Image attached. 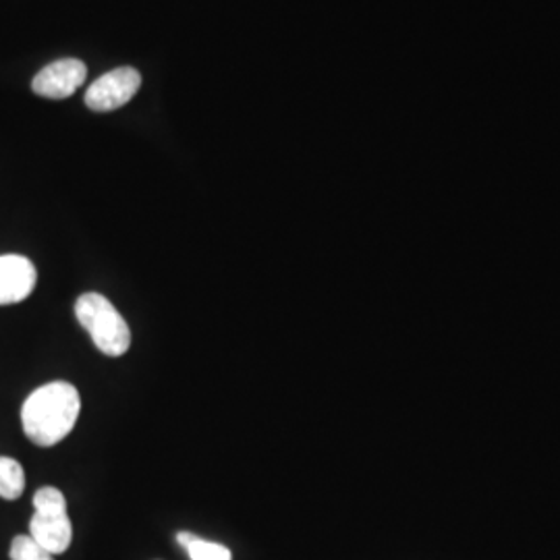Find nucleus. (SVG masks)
<instances>
[{
	"mask_svg": "<svg viewBox=\"0 0 560 560\" xmlns=\"http://www.w3.org/2000/svg\"><path fill=\"white\" fill-rule=\"evenodd\" d=\"M80 411V390L69 382H50L23 402L21 425L30 441L48 448L71 434Z\"/></svg>",
	"mask_w": 560,
	"mask_h": 560,
	"instance_id": "nucleus-1",
	"label": "nucleus"
},
{
	"mask_svg": "<svg viewBox=\"0 0 560 560\" xmlns=\"http://www.w3.org/2000/svg\"><path fill=\"white\" fill-rule=\"evenodd\" d=\"M75 316L90 339L108 358H120L131 347L129 324L119 310L101 293H85L75 301Z\"/></svg>",
	"mask_w": 560,
	"mask_h": 560,
	"instance_id": "nucleus-2",
	"label": "nucleus"
},
{
	"mask_svg": "<svg viewBox=\"0 0 560 560\" xmlns=\"http://www.w3.org/2000/svg\"><path fill=\"white\" fill-rule=\"evenodd\" d=\"M30 536L52 557L67 552L73 540V525L67 511V499L59 488L44 486L34 494V517Z\"/></svg>",
	"mask_w": 560,
	"mask_h": 560,
	"instance_id": "nucleus-3",
	"label": "nucleus"
},
{
	"mask_svg": "<svg viewBox=\"0 0 560 560\" xmlns=\"http://www.w3.org/2000/svg\"><path fill=\"white\" fill-rule=\"evenodd\" d=\"M141 85V75L131 67H120L94 81L85 94V104L94 113H110L131 101Z\"/></svg>",
	"mask_w": 560,
	"mask_h": 560,
	"instance_id": "nucleus-4",
	"label": "nucleus"
},
{
	"mask_svg": "<svg viewBox=\"0 0 560 560\" xmlns=\"http://www.w3.org/2000/svg\"><path fill=\"white\" fill-rule=\"evenodd\" d=\"M88 78L85 65L78 59H62L50 62L32 81V90L50 101H65L75 94Z\"/></svg>",
	"mask_w": 560,
	"mask_h": 560,
	"instance_id": "nucleus-5",
	"label": "nucleus"
},
{
	"mask_svg": "<svg viewBox=\"0 0 560 560\" xmlns=\"http://www.w3.org/2000/svg\"><path fill=\"white\" fill-rule=\"evenodd\" d=\"M36 266L23 256H0V305L27 300L36 287Z\"/></svg>",
	"mask_w": 560,
	"mask_h": 560,
	"instance_id": "nucleus-6",
	"label": "nucleus"
},
{
	"mask_svg": "<svg viewBox=\"0 0 560 560\" xmlns=\"http://www.w3.org/2000/svg\"><path fill=\"white\" fill-rule=\"evenodd\" d=\"M177 541H179V546L187 550L191 560H233V555L226 546L217 544V541L203 540V538H198L196 534L180 532Z\"/></svg>",
	"mask_w": 560,
	"mask_h": 560,
	"instance_id": "nucleus-7",
	"label": "nucleus"
},
{
	"mask_svg": "<svg viewBox=\"0 0 560 560\" xmlns=\"http://www.w3.org/2000/svg\"><path fill=\"white\" fill-rule=\"evenodd\" d=\"M25 490V471L20 460L0 457V499L18 501Z\"/></svg>",
	"mask_w": 560,
	"mask_h": 560,
	"instance_id": "nucleus-8",
	"label": "nucleus"
},
{
	"mask_svg": "<svg viewBox=\"0 0 560 560\" xmlns=\"http://www.w3.org/2000/svg\"><path fill=\"white\" fill-rule=\"evenodd\" d=\"M9 557L11 560H55V557L48 550H44L30 534L13 538Z\"/></svg>",
	"mask_w": 560,
	"mask_h": 560,
	"instance_id": "nucleus-9",
	"label": "nucleus"
}]
</instances>
